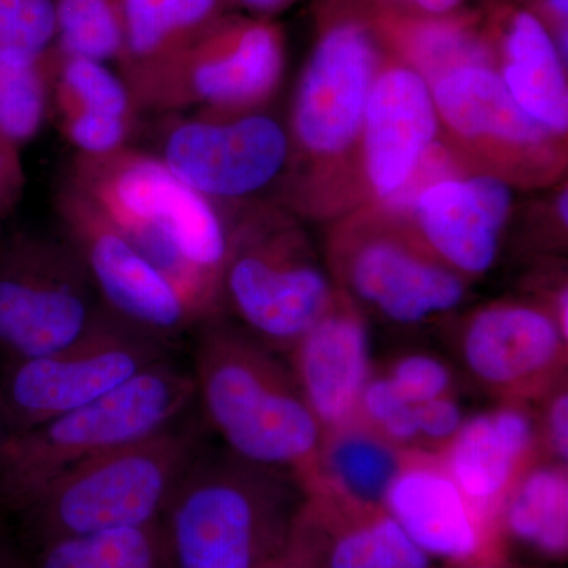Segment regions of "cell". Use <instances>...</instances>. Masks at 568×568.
Segmentation results:
<instances>
[{
    "mask_svg": "<svg viewBox=\"0 0 568 568\" xmlns=\"http://www.w3.org/2000/svg\"><path fill=\"white\" fill-rule=\"evenodd\" d=\"M67 181L171 283L200 321L222 312L227 223L222 205L182 182L151 151L78 155Z\"/></svg>",
    "mask_w": 568,
    "mask_h": 568,
    "instance_id": "6da1fadb",
    "label": "cell"
},
{
    "mask_svg": "<svg viewBox=\"0 0 568 568\" xmlns=\"http://www.w3.org/2000/svg\"><path fill=\"white\" fill-rule=\"evenodd\" d=\"M278 353L216 315L193 332L196 407L224 448L253 465L304 484L323 443V426L306 405Z\"/></svg>",
    "mask_w": 568,
    "mask_h": 568,
    "instance_id": "7a4b0ae2",
    "label": "cell"
},
{
    "mask_svg": "<svg viewBox=\"0 0 568 568\" xmlns=\"http://www.w3.org/2000/svg\"><path fill=\"white\" fill-rule=\"evenodd\" d=\"M297 478L204 447L162 523L174 568H261L290 545L301 518Z\"/></svg>",
    "mask_w": 568,
    "mask_h": 568,
    "instance_id": "3957f363",
    "label": "cell"
},
{
    "mask_svg": "<svg viewBox=\"0 0 568 568\" xmlns=\"http://www.w3.org/2000/svg\"><path fill=\"white\" fill-rule=\"evenodd\" d=\"M204 429L194 406L160 432L55 478L17 515L29 547L162 519L183 476L205 447Z\"/></svg>",
    "mask_w": 568,
    "mask_h": 568,
    "instance_id": "277c9868",
    "label": "cell"
},
{
    "mask_svg": "<svg viewBox=\"0 0 568 568\" xmlns=\"http://www.w3.org/2000/svg\"><path fill=\"white\" fill-rule=\"evenodd\" d=\"M194 406L192 372L170 357L89 405L10 433L0 446V510L17 517L62 474L160 432Z\"/></svg>",
    "mask_w": 568,
    "mask_h": 568,
    "instance_id": "5b68a950",
    "label": "cell"
},
{
    "mask_svg": "<svg viewBox=\"0 0 568 568\" xmlns=\"http://www.w3.org/2000/svg\"><path fill=\"white\" fill-rule=\"evenodd\" d=\"M227 254L222 312L275 353H290L327 312L335 290L297 224L282 207L222 205Z\"/></svg>",
    "mask_w": 568,
    "mask_h": 568,
    "instance_id": "8992f818",
    "label": "cell"
},
{
    "mask_svg": "<svg viewBox=\"0 0 568 568\" xmlns=\"http://www.w3.org/2000/svg\"><path fill=\"white\" fill-rule=\"evenodd\" d=\"M286 50L274 20L220 14L173 55L126 81L144 114L263 111L282 84Z\"/></svg>",
    "mask_w": 568,
    "mask_h": 568,
    "instance_id": "52a82bcc",
    "label": "cell"
},
{
    "mask_svg": "<svg viewBox=\"0 0 568 568\" xmlns=\"http://www.w3.org/2000/svg\"><path fill=\"white\" fill-rule=\"evenodd\" d=\"M175 351L102 310L54 353L0 364V407L10 433L89 405Z\"/></svg>",
    "mask_w": 568,
    "mask_h": 568,
    "instance_id": "ba28073f",
    "label": "cell"
},
{
    "mask_svg": "<svg viewBox=\"0 0 568 568\" xmlns=\"http://www.w3.org/2000/svg\"><path fill=\"white\" fill-rule=\"evenodd\" d=\"M102 310L81 257L61 234L18 231L0 241V364L70 345Z\"/></svg>",
    "mask_w": 568,
    "mask_h": 568,
    "instance_id": "9c48e42d",
    "label": "cell"
},
{
    "mask_svg": "<svg viewBox=\"0 0 568 568\" xmlns=\"http://www.w3.org/2000/svg\"><path fill=\"white\" fill-rule=\"evenodd\" d=\"M379 65L375 37L362 21L336 20L317 37L291 108V160L297 156L305 171L293 182L291 196L302 192L320 168L335 166L361 145Z\"/></svg>",
    "mask_w": 568,
    "mask_h": 568,
    "instance_id": "30bf717a",
    "label": "cell"
},
{
    "mask_svg": "<svg viewBox=\"0 0 568 568\" xmlns=\"http://www.w3.org/2000/svg\"><path fill=\"white\" fill-rule=\"evenodd\" d=\"M54 211L103 308L178 353L200 325L178 287L67 179L55 190Z\"/></svg>",
    "mask_w": 568,
    "mask_h": 568,
    "instance_id": "8fae6325",
    "label": "cell"
},
{
    "mask_svg": "<svg viewBox=\"0 0 568 568\" xmlns=\"http://www.w3.org/2000/svg\"><path fill=\"white\" fill-rule=\"evenodd\" d=\"M155 125L151 152L219 205L256 201L290 168V134L263 111L162 114Z\"/></svg>",
    "mask_w": 568,
    "mask_h": 568,
    "instance_id": "7c38bea8",
    "label": "cell"
},
{
    "mask_svg": "<svg viewBox=\"0 0 568 568\" xmlns=\"http://www.w3.org/2000/svg\"><path fill=\"white\" fill-rule=\"evenodd\" d=\"M429 85L439 125L481 173L536 185L562 170V138L534 121L487 63L448 70Z\"/></svg>",
    "mask_w": 568,
    "mask_h": 568,
    "instance_id": "4fadbf2b",
    "label": "cell"
},
{
    "mask_svg": "<svg viewBox=\"0 0 568 568\" xmlns=\"http://www.w3.org/2000/svg\"><path fill=\"white\" fill-rule=\"evenodd\" d=\"M334 253L349 294L392 323L420 324L465 301L462 275L398 227L358 224Z\"/></svg>",
    "mask_w": 568,
    "mask_h": 568,
    "instance_id": "5bb4252c",
    "label": "cell"
},
{
    "mask_svg": "<svg viewBox=\"0 0 568 568\" xmlns=\"http://www.w3.org/2000/svg\"><path fill=\"white\" fill-rule=\"evenodd\" d=\"M437 132L429 82L409 63L381 61L358 145L366 183L376 200L387 203L402 192L435 144Z\"/></svg>",
    "mask_w": 568,
    "mask_h": 568,
    "instance_id": "9a60e30c",
    "label": "cell"
},
{
    "mask_svg": "<svg viewBox=\"0 0 568 568\" xmlns=\"http://www.w3.org/2000/svg\"><path fill=\"white\" fill-rule=\"evenodd\" d=\"M511 204V185L497 175L450 174L426 185L410 212L422 244L452 271L474 276L495 265Z\"/></svg>",
    "mask_w": 568,
    "mask_h": 568,
    "instance_id": "2e32d148",
    "label": "cell"
},
{
    "mask_svg": "<svg viewBox=\"0 0 568 568\" xmlns=\"http://www.w3.org/2000/svg\"><path fill=\"white\" fill-rule=\"evenodd\" d=\"M567 339L548 310L503 302L478 310L462 336V357L478 383L529 394L547 386L566 358Z\"/></svg>",
    "mask_w": 568,
    "mask_h": 568,
    "instance_id": "e0dca14e",
    "label": "cell"
},
{
    "mask_svg": "<svg viewBox=\"0 0 568 568\" xmlns=\"http://www.w3.org/2000/svg\"><path fill=\"white\" fill-rule=\"evenodd\" d=\"M291 372L323 428L351 424L369 381L368 327L346 295L334 302L290 351Z\"/></svg>",
    "mask_w": 568,
    "mask_h": 568,
    "instance_id": "ac0fdd59",
    "label": "cell"
},
{
    "mask_svg": "<svg viewBox=\"0 0 568 568\" xmlns=\"http://www.w3.org/2000/svg\"><path fill=\"white\" fill-rule=\"evenodd\" d=\"M50 115L78 155L132 148L142 125V112L119 71L59 50L52 63Z\"/></svg>",
    "mask_w": 568,
    "mask_h": 568,
    "instance_id": "d6986e66",
    "label": "cell"
},
{
    "mask_svg": "<svg viewBox=\"0 0 568 568\" xmlns=\"http://www.w3.org/2000/svg\"><path fill=\"white\" fill-rule=\"evenodd\" d=\"M383 507L429 558L462 562L481 547L477 511L436 463L405 458Z\"/></svg>",
    "mask_w": 568,
    "mask_h": 568,
    "instance_id": "ffe728a7",
    "label": "cell"
},
{
    "mask_svg": "<svg viewBox=\"0 0 568 568\" xmlns=\"http://www.w3.org/2000/svg\"><path fill=\"white\" fill-rule=\"evenodd\" d=\"M536 437V424L525 406H499L465 420L447 444L444 467L474 510H487L525 473Z\"/></svg>",
    "mask_w": 568,
    "mask_h": 568,
    "instance_id": "44dd1931",
    "label": "cell"
},
{
    "mask_svg": "<svg viewBox=\"0 0 568 568\" xmlns=\"http://www.w3.org/2000/svg\"><path fill=\"white\" fill-rule=\"evenodd\" d=\"M500 59L499 77L515 102L549 132L566 136L567 62L540 17L528 10L511 13L500 37Z\"/></svg>",
    "mask_w": 568,
    "mask_h": 568,
    "instance_id": "7402d4cb",
    "label": "cell"
},
{
    "mask_svg": "<svg viewBox=\"0 0 568 568\" xmlns=\"http://www.w3.org/2000/svg\"><path fill=\"white\" fill-rule=\"evenodd\" d=\"M405 458L375 429L343 425L323 436L304 484L349 510H379Z\"/></svg>",
    "mask_w": 568,
    "mask_h": 568,
    "instance_id": "603a6c76",
    "label": "cell"
},
{
    "mask_svg": "<svg viewBox=\"0 0 568 568\" xmlns=\"http://www.w3.org/2000/svg\"><path fill=\"white\" fill-rule=\"evenodd\" d=\"M119 73L130 81L173 55L219 18L222 0H122Z\"/></svg>",
    "mask_w": 568,
    "mask_h": 568,
    "instance_id": "cb8c5ba5",
    "label": "cell"
},
{
    "mask_svg": "<svg viewBox=\"0 0 568 568\" xmlns=\"http://www.w3.org/2000/svg\"><path fill=\"white\" fill-rule=\"evenodd\" d=\"M504 526L523 547L547 558L568 549L567 466L538 465L525 470L506 496Z\"/></svg>",
    "mask_w": 568,
    "mask_h": 568,
    "instance_id": "d4e9b609",
    "label": "cell"
},
{
    "mask_svg": "<svg viewBox=\"0 0 568 568\" xmlns=\"http://www.w3.org/2000/svg\"><path fill=\"white\" fill-rule=\"evenodd\" d=\"M28 568H174L162 519L44 541L32 548Z\"/></svg>",
    "mask_w": 568,
    "mask_h": 568,
    "instance_id": "484cf974",
    "label": "cell"
},
{
    "mask_svg": "<svg viewBox=\"0 0 568 568\" xmlns=\"http://www.w3.org/2000/svg\"><path fill=\"white\" fill-rule=\"evenodd\" d=\"M55 48L39 61L0 55V142L21 151L50 118Z\"/></svg>",
    "mask_w": 568,
    "mask_h": 568,
    "instance_id": "4316f807",
    "label": "cell"
},
{
    "mask_svg": "<svg viewBox=\"0 0 568 568\" xmlns=\"http://www.w3.org/2000/svg\"><path fill=\"white\" fill-rule=\"evenodd\" d=\"M429 556L386 510H372L336 536L327 568H429Z\"/></svg>",
    "mask_w": 568,
    "mask_h": 568,
    "instance_id": "83f0119b",
    "label": "cell"
},
{
    "mask_svg": "<svg viewBox=\"0 0 568 568\" xmlns=\"http://www.w3.org/2000/svg\"><path fill=\"white\" fill-rule=\"evenodd\" d=\"M55 18L63 54L104 63L121 59L122 0H55Z\"/></svg>",
    "mask_w": 568,
    "mask_h": 568,
    "instance_id": "f1b7e54d",
    "label": "cell"
},
{
    "mask_svg": "<svg viewBox=\"0 0 568 568\" xmlns=\"http://www.w3.org/2000/svg\"><path fill=\"white\" fill-rule=\"evenodd\" d=\"M55 48V0H0V55L39 61Z\"/></svg>",
    "mask_w": 568,
    "mask_h": 568,
    "instance_id": "f546056e",
    "label": "cell"
},
{
    "mask_svg": "<svg viewBox=\"0 0 568 568\" xmlns=\"http://www.w3.org/2000/svg\"><path fill=\"white\" fill-rule=\"evenodd\" d=\"M416 406L405 402L387 377L369 379L361 396L358 409L364 410L373 429L392 444L418 443Z\"/></svg>",
    "mask_w": 568,
    "mask_h": 568,
    "instance_id": "4dcf8cb0",
    "label": "cell"
},
{
    "mask_svg": "<svg viewBox=\"0 0 568 568\" xmlns=\"http://www.w3.org/2000/svg\"><path fill=\"white\" fill-rule=\"evenodd\" d=\"M386 377L396 394L410 405L447 396L452 386L450 368L429 354L405 355L395 362Z\"/></svg>",
    "mask_w": 568,
    "mask_h": 568,
    "instance_id": "1f68e13d",
    "label": "cell"
},
{
    "mask_svg": "<svg viewBox=\"0 0 568 568\" xmlns=\"http://www.w3.org/2000/svg\"><path fill=\"white\" fill-rule=\"evenodd\" d=\"M418 439L425 443L448 444L465 424L462 406L450 396L416 406Z\"/></svg>",
    "mask_w": 568,
    "mask_h": 568,
    "instance_id": "d6a6232c",
    "label": "cell"
},
{
    "mask_svg": "<svg viewBox=\"0 0 568 568\" xmlns=\"http://www.w3.org/2000/svg\"><path fill=\"white\" fill-rule=\"evenodd\" d=\"M545 439L555 462L567 466L568 459V394L559 387L551 396L545 410Z\"/></svg>",
    "mask_w": 568,
    "mask_h": 568,
    "instance_id": "836d02e7",
    "label": "cell"
},
{
    "mask_svg": "<svg viewBox=\"0 0 568 568\" xmlns=\"http://www.w3.org/2000/svg\"><path fill=\"white\" fill-rule=\"evenodd\" d=\"M26 186V173L20 151L0 142V220L20 203Z\"/></svg>",
    "mask_w": 568,
    "mask_h": 568,
    "instance_id": "e575fe53",
    "label": "cell"
},
{
    "mask_svg": "<svg viewBox=\"0 0 568 568\" xmlns=\"http://www.w3.org/2000/svg\"><path fill=\"white\" fill-rule=\"evenodd\" d=\"M261 568H313L312 560L306 555L304 544L298 538L297 532L294 530V536L291 538L290 545L280 552L276 558L268 560L265 566Z\"/></svg>",
    "mask_w": 568,
    "mask_h": 568,
    "instance_id": "d590c367",
    "label": "cell"
},
{
    "mask_svg": "<svg viewBox=\"0 0 568 568\" xmlns=\"http://www.w3.org/2000/svg\"><path fill=\"white\" fill-rule=\"evenodd\" d=\"M234 2L246 10L250 17L274 20L275 17L295 6L298 0H234Z\"/></svg>",
    "mask_w": 568,
    "mask_h": 568,
    "instance_id": "8d00e7d4",
    "label": "cell"
},
{
    "mask_svg": "<svg viewBox=\"0 0 568 568\" xmlns=\"http://www.w3.org/2000/svg\"><path fill=\"white\" fill-rule=\"evenodd\" d=\"M414 9L429 17H444L462 6L465 0H406Z\"/></svg>",
    "mask_w": 568,
    "mask_h": 568,
    "instance_id": "74e56055",
    "label": "cell"
},
{
    "mask_svg": "<svg viewBox=\"0 0 568 568\" xmlns=\"http://www.w3.org/2000/svg\"><path fill=\"white\" fill-rule=\"evenodd\" d=\"M0 568H28L26 560L14 558L7 549L0 548Z\"/></svg>",
    "mask_w": 568,
    "mask_h": 568,
    "instance_id": "f35d334b",
    "label": "cell"
},
{
    "mask_svg": "<svg viewBox=\"0 0 568 568\" xmlns=\"http://www.w3.org/2000/svg\"><path fill=\"white\" fill-rule=\"evenodd\" d=\"M558 213L560 223H564V226H567V190H564V193L560 194L558 200Z\"/></svg>",
    "mask_w": 568,
    "mask_h": 568,
    "instance_id": "ab89813d",
    "label": "cell"
},
{
    "mask_svg": "<svg viewBox=\"0 0 568 568\" xmlns=\"http://www.w3.org/2000/svg\"><path fill=\"white\" fill-rule=\"evenodd\" d=\"M10 435L9 426H7L6 418H3L2 407H0V446H2L6 437Z\"/></svg>",
    "mask_w": 568,
    "mask_h": 568,
    "instance_id": "60d3db41",
    "label": "cell"
},
{
    "mask_svg": "<svg viewBox=\"0 0 568 568\" xmlns=\"http://www.w3.org/2000/svg\"><path fill=\"white\" fill-rule=\"evenodd\" d=\"M473 568H499V567H488V566H484V567H473Z\"/></svg>",
    "mask_w": 568,
    "mask_h": 568,
    "instance_id": "b9f144b4",
    "label": "cell"
},
{
    "mask_svg": "<svg viewBox=\"0 0 568 568\" xmlns=\"http://www.w3.org/2000/svg\"><path fill=\"white\" fill-rule=\"evenodd\" d=\"M0 548H2V540H0Z\"/></svg>",
    "mask_w": 568,
    "mask_h": 568,
    "instance_id": "7bdbcfd3",
    "label": "cell"
}]
</instances>
